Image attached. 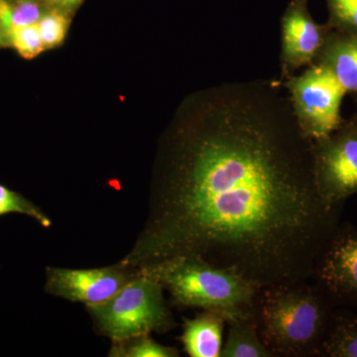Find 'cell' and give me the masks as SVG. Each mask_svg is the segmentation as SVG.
I'll use <instances>...</instances> for the list:
<instances>
[{
    "mask_svg": "<svg viewBox=\"0 0 357 357\" xmlns=\"http://www.w3.org/2000/svg\"><path fill=\"white\" fill-rule=\"evenodd\" d=\"M340 213L319 198L312 141L280 81L225 83L167 141L147 222L121 263L197 256L260 289L311 281Z\"/></svg>",
    "mask_w": 357,
    "mask_h": 357,
    "instance_id": "cell-1",
    "label": "cell"
},
{
    "mask_svg": "<svg viewBox=\"0 0 357 357\" xmlns=\"http://www.w3.org/2000/svg\"><path fill=\"white\" fill-rule=\"evenodd\" d=\"M335 307L316 282L260 289L256 305L260 337L274 356H321Z\"/></svg>",
    "mask_w": 357,
    "mask_h": 357,
    "instance_id": "cell-2",
    "label": "cell"
},
{
    "mask_svg": "<svg viewBox=\"0 0 357 357\" xmlns=\"http://www.w3.org/2000/svg\"><path fill=\"white\" fill-rule=\"evenodd\" d=\"M137 270L160 282L176 307L220 312L227 321L256 314L260 288L197 256H175Z\"/></svg>",
    "mask_w": 357,
    "mask_h": 357,
    "instance_id": "cell-3",
    "label": "cell"
},
{
    "mask_svg": "<svg viewBox=\"0 0 357 357\" xmlns=\"http://www.w3.org/2000/svg\"><path fill=\"white\" fill-rule=\"evenodd\" d=\"M135 270L133 278L112 299L86 307L96 330L112 342L152 333H166L176 326L162 284Z\"/></svg>",
    "mask_w": 357,
    "mask_h": 357,
    "instance_id": "cell-4",
    "label": "cell"
},
{
    "mask_svg": "<svg viewBox=\"0 0 357 357\" xmlns=\"http://www.w3.org/2000/svg\"><path fill=\"white\" fill-rule=\"evenodd\" d=\"M280 83L307 139L325 138L344 122L340 107L347 93L323 66L314 63L300 75H293Z\"/></svg>",
    "mask_w": 357,
    "mask_h": 357,
    "instance_id": "cell-5",
    "label": "cell"
},
{
    "mask_svg": "<svg viewBox=\"0 0 357 357\" xmlns=\"http://www.w3.org/2000/svg\"><path fill=\"white\" fill-rule=\"evenodd\" d=\"M314 178L319 198L328 208L342 211L357 195V116L344 119L337 130L312 141Z\"/></svg>",
    "mask_w": 357,
    "mask_h": 357,
    "instance_id": "cell-6",
    "label": "cell"
},
{
    "mask_svg": "<svg viewBox=\"0 0 357 357\" xmlns=\"http://www.w3.org/2000/svg\"><path fill=\"white\" fill-rule=\"evenodd\" d=\"M135 272L121 262L93 269L47 267L45 290L55 297L93 307L112 299L133 278Z\"/></svg>",
    "mask_w": 357,
    "mask_h": 357,
    "instance_id": "cell-7",
    "label": "cell"
},
{
    "mask_svg": "<svg viewBox=\"0 0 357 357\" xmlns=\"http://www.w3.org/2000/svg\"><path fill=\"white\" fill-rule=\"evenodd\" d=\"M312 281L335 306L357 307V227L340 225L319 257Z\"/></svg>",
    "mask_w": 357,
    "mask_h": 357,
    "instance_id": "cell-8",
    "label": "cell"
},
{
    "mask_svg": "<svg viewBox=\"0 0 357 357\" xmlns=\"http://www.w3.org/2000/svg\"><path fill=\"white\" fill-rule=\"evenodd\" d=\"M309 0H291L281 18L280 81L314 64L332 28L316 22Z\"/></svg>",
    "mask_w": 357,
    "mask_h": 357,
    "instance_id": "cell-9",
    "label": "cell"
},
{
    "mask_svg": "<svg viewBox=\"0 0 357 357\" xmlns=\"http://www.w3.org/2000/svg\"><path fill=\"white\" fill-rule=\"evenodd\" d=\"M227 318L222 312L202 310L192 319H184L178 337L191 357H220Z\"/></svg>",
    "mask_w": 357,
    "mask_h": 357,
    "instance_id": "cell-10",
    "label": "cell"
},
{
    "mask_svg": "<svg viewBox=\"0 0 357 357\" xmlns=\"http://www.w3.org/2000/svg\"><path fill=\"white\" fill-rule=\"evenodd\" d=\"M314 63L326 68L347 95H357V37L332 30Z\"/></svg>",
    "mask_w": 357,
    "mask_h": 357,
    "instance_id": "cell-11",
    "label": "cell"
},
{
    "mask_svg": "<svg viewBox=\"0 0 357 357\" xmlns=\"http://www.w3.org/2000/svg\"><path fill=\"white\" fill-rule=\"evenodd\" d=\"M227 326L220 357H274L260 337L256 314L229 319Z\"/></svg>",
    "mask_w": 357,
    "mask_h": 357,
    "instance_id": "cell-12",
    "label": "cell"
},
{
    "mask_svg": "<svg viewBox=\"0 0 357 357\" xmlns=\"http://www.w3.org/2000/svg\"><path fill=\"white\" fill-rule=\"evenodd\" d=\"M323 357H357V314L335 310L321 347Z\"/></svg>",
    "mask_w": 357,
    "mask_h": 357,
    "instance_id": "cell-13",
    "label": "cell"
},
{
    "mask_svg": "<svg viewBox=\"0 0 357 357\" xmlns=\"http://www.w3.org/2000/svg\"><path fill=\"white\" fill-rule=\"evenodd\" d=\"M112 357H178L180 351L176 347H166L155 342L150 335L128 338L112 342L109 351Z\"/></svg>",
    "mask_w": 357,
    "mask_h": 357,
    "instance_id": "cell-14",
    "label": "cell"
},
{
    "mask_svg": "<svg viewBox=\"0 0 357 357\" xmlns=\"http://www.w3.org/2000/svg\"><path fill=\"white\" fill-rule=\"evenodd\" d=\"M9 213L27 215L46 229L52 225L51 218L38 206L22 195L0 184V217Z\"/></svg>",
    "mask_w": 357,
    "mask_h": 357,
    "instance_id": "cell-15",
    "label": "cell"
},
{
    "mask_svg": "<svg viewBox=\"0 0 357 357\" xmlns=\"http://www.w3.org/2000/svg\"><path fill=\"white\" fill-rule=\"evenodd\" d=\"M41 8L32 0H23L16 6H10L2 0L0 7V26L3 33L14 28L37 24L41 20Z\"/></svg>",
    "mask_w": 357,
    "mask_h": 357,
    "instance_id": "cell-16",
    "label": "cell"
},
{
    "mask_svg": "<svg viewBox=\"0 0 357 357\" xmlns=\"http://www.w3.org/2000/svg\"><path fill=\"white\" fill-rule=\"evenodd\" d=\"M328 24L335 31L357 37V0H326Z\"/></svg>",
    "mask_w": 357,
    "mask_h": 357,
    "instance_id": "cell-17",
    "label": "cell"
},
{
    "mask_svg": "<svg viewBox=\"0 0 357 357\" xmlns=\"http://www.w3.org/2000/svg\"><path fill=\"white\" fill-rule=\"evenodd\" d=\"M4 35L7 42L11 44L21 57L27 60L37 57L46 50L37 24L14 28L4 33Z\"/></svg>",
    "mask_w": 357,
    "mask_h": 357,
    "instance_id": "cell-18",
    "label": "cell"
},
{
    "mask_svg": "<svg viewBox=\"0 0 357 357\" xmlns=\"http://www.w3.org/2000/svg\"><path fill=\"white\" fill-rule=\"evenodd\" d=\"M69 25V20L61 11L52 10L42 15L37 26L46 50L54 48L64 41Z\"/></svg>",
    "mask_w": 357,
    "mask_h": 357,
    "instance_id": "cell-19",
    "label": "cell"
},
{
    "mask_svg": "<svg viewBox=\"0 0 357 357\" xmlns=\"http://www.w3.org/2000/svg\"><path fill=\"white\" fill-rule=\"evenodd\" d=\"M49 1L62 8H70V7L77 6L83 0H49Z\"/></svg>",
    "mask_w": 357,
    "mask_h": 357,
    "instance_id": "cell-20",
    "label": "cell"
},
{
    "mask_svg": "<svg viewBox=\"0 0 357 357\" xmlns=\"http://www.w3.org/2000/svg\"><path fill=\"white\" fill-rule=\"evenodd\" d=\"M6 42H7L6 35L4 33L0 32V47H3Z\"/></svg>",
    "mask_w": 357,
    "mask_h": 357,
    "instance_id": "cell-21",
    "label": "cell"
},
{
    "mask_svg": "<svg viewBox=\"0 0 357 357\" xmlns=\"http://www.w3.org/2000/svg\"><path fill=\"white\" fill-rule=\"evenodd\" d=\"M354 96H356V98H356V105H357V95H354ZM356 116H357V114H356Z\"/></svg>",
    "mask_w": 357,
    "mask_h": 357,
    "instance_id": "cell-22",
    "label": "cell"
},
{
    "mask_svg": "<svg viewBox=\"0 0 357 357\" xmlns=\"http://www.w3.org/2000/svg\"><path fill=\"white\" fill-rule=\"evenodd\" d=\"M1 2H2V0H0V7H1Z\"/></svg>",
    "mask_w": 357,
    "mask_h": 357,
    "instance_id": "cell-23",
    "label": "cell"
},
{
    "mask_svg": "<svg viewBox=\"0 0 357 357\" xmlns=\"http://www.w3.org/2000/svg\"><path fill=\"white\" fill-rule=\"evenodd\" d=\"M18 1H23V0H18ZM32 1H34V0H32Z\"/></svg>",
    "mask_w": 357,
    "mask_h": 357,
    "instance_id": "cell-24",
    "label": "cell"
}]
</instances>
